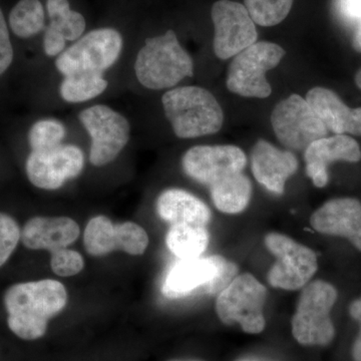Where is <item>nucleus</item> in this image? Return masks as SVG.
Instances as JSON below:
<instances>
[{
    "label": "nucleus",
    "mask_w": 361,
    "mask_h": 361,
    "mask_svg": "<svg viewBox=\"0 0 361 361\" xmlns=\"http://www.w3.org/2000/svg\"><path fill=\"white\" fill-rule=\"evenodd\" d=\"M211 16L215 27L214 52L218 59L236 56L257 42L255 23L243 4L219 0L214 4Z\"/></svg>",
    "instance_id": "f8f14e48"
},
{
    "label": "nucleus",
    "mask_w": 361,
    "mask_h": 361,
    "mask_svg": "<svg viewBox=\"0 0 361 361\" xmlns=\"http://www.w3.org/2000/svg\"><path fill=\"white\" fill-rule=\"evenodd\" d=\"M306 173L317 188L329 183L327 168L334 161L357 163L361 160L360 145L346 135H336L317 140L305 149Z\"/></svg>",
    "instance_id": "f3484780"
},
{
    "label": "nucleus",
    "mask_w": 361,
    "mask_h": 361,
    "mask_svg": "<svg viewBox=\"0 0 361 361\" xmlns=\"http://www.w3.org/2000/svg\"><path fill=\"white\" fill-rule=\"evenodd\" d=\"M80 121L92 137L90 161L97 167L115 160L129 142V122L109 106H90L80 113Z\"/></svg>",
    "instance_id": "9b49d317"
},
{
    "label": "nucleus",
    "mask_w": 361,
    "mask_h": 361,
    "mask_svg": "<svg viewBox=\"0 0 361 361\" xmlns=\"http://www.w3.org/2000/svg\"><path fill=\"white\" fill-rule=\"evenodd\" d=\"M266 247L276 257L268 273V282L275 288L294 291L304 288L318 268L314 251L279 233L266 235Z\"/></svg>",
    "instance_id": "6e6552de"
},
{
    "label": "nucleus",
    "mask_w": 361,
    "mask_h": 361,
    "mask_svg": "<svg viewBox=\"0 0 361 361\" xmlns=\"http://www.w3.org/2000/svg\"><path fill=\"white\" fill-rule=\"evenodd\" d=\"M271 123L278 141L296 151H305L329 132L310 104L299 94H292L275 106Z\"/></svg>",
    "instance_id": "9d476101"
},
{
    "label": "nucleus",
    "mask_w": 361,
    "mask_h": 361,
    "mask_svg": "<svg viewBox=\"0 0 361 361\" xmlns=\"http://www.w3.org/2000/svg\"><path fill=\"white\" fill-rule=\"evenodd\" d=\"M337 13L341 20L349 23L361 21V0H336Z\"/></svg>",
    "instance_id": "2f4dec72"
},
{
    "label": "nucleus",
    "mask_w": 361,
    "mask_h": 361,
    "mask_svg": "<svg viewBox=\"0 0 361 361\" xmlns=\"http://www.w3.org/2000/svg\"><path fill=\"white\" fill-rule=\"evenodd\" d=\"M135 75L149 90L175 87L185 78L193 77L191 56L180 44L173 30L145 42L135 63Z\"/></svg>",
    "instance_id": "7ed1b4c3"
},
{
    "label": "nucleus",
    "mask_w": 361,
    "mask_h": 361,
    "mask_svg": "<svg viewBox=\"0 0 361 361\" xmlns=\"http://www.w3.org/2000/svg\"><path fill=\"white\" fill-rule=\"evenodd\" d=\"M238 276L235 263L219 255L180 259L169 269L161 292L171 299L219 294Z\"/></svg>",
    "instance_id": "20e7f679"
},
{
    "label": "nucleus",
    "mask_w": 361,
    "mask_h": 361,
    "mask_svg": "<svg viewBox=\"0 0 361 361\" xmlns=\"http://www.w3.org/2000/svg\"><path fill=\"white\" fill-rule=\"evenodd\" d=\"M85 157L82 149L73 145L32 151L26 161V174L33 186L42 190L59 189L66 180L82 173Z\"/></svg>",
    "instance_id": "ddd939ff"
},
{
    "label": "nucleus",
    "mask_w": 361,
    "mask_h": 361,
    "mask_svg": "<svg viewBox=\"0 0 361 361\" xmlns=\"http://www.w3.org/2000/svg\"><path fill=\"white\" fill-rule=\"evenodd\" d=\"M337 300L336 289L322 280L304 287L292 317V334L303 345H327L336 329L330 312Z\"/></svg>",
    "instance_id": "39448f33"
},
{
    "label": "nucleus",
    "mask_w": 361,
    "mask_h": 361,
    "mask_svg": "<svg viewBox=\"0 0 361 361\" xmlns=\"http://www.w3.org/2000/svg\"><path fill=\"white\" fill-rule=\"evenodd\" d=\"M123 39L114 28L92 30L61 52L56 66L61 75L101 73L110 68L122 51Z\"/></svg>",
    "instance_id": "1a4fd4ad"
},
{
    "label": "nucleus",
    "mask_w": 361,
    "mask_h": 361,
    "mask_svg": "<svg viewBox=\"0 0 361 361\" xmlns=\"http://www.w3.org/2000/svg\"><path fill=\"white\" fill-rule=\"evenodd\" d=\"M305 99L327 130L336 135H361V108H348L336 92L324 87L310 90Z\"/></svg>",
    "instance_id": "aec40b11"
},
{
    "label": "nucleus",
    "mask_w": 361,
    "mask_h": 361,
    "mask_svg": "<svg viewBox=\"0 0 361 361\" xmlns=\"http://www.w3.org/2000/svg\"><path fill=\"white\" fill-rule=\"evenodd\" d=\"M164 111L175 135L194 139L216 134L224 115L215 97L200 87H180L168 90L161 97Z\"/></svg>",
    "instance_id": "f03ea898"
},
{
    "label": "nucleus",
    "mask_w": 361,
    "mask_h": 361,
    "mask_svg": "<svg viewBox=\"0 0 361 361\" xmlns=\"http://www.w3.org/2000/svg\"><path fill=\"white\" fill-rule=\"evenodd\" d=\"M68 292L54 279L14 284L4 294L7 324L16 336L37 341L47 334L49 319L65 310Z\"/></svg>",
    "instance_id": "f257e3e1"
},
{
    "label": "nucleus",
    "mask_w": 361,
    "mask_h": 361,
    "mask_svg": "<svg viewBox=\"0 0 361 361\" xmlns=\"http://www.w3.org/2000/svg\"><path fill=\"white\" fill-rule=\"evenodd\" d=\"M51 266L59 276L71 277L82 272L85 260L78 252L63 248L51 252Z\"/></svg>",
    "instance_id": "c756f323"
},
{
    "label": "nucleus",
    "mask_w": 361,
    "mask_h": 361,
    "mask_svg": "<svg viewBox=\"0 0 361 361\" xmlns=\"http://www.w3.org/2000/svg\"><path fill=\"white\" fill-rule=\"evenodd\" d=\"M206 226L171 225L166 236L169 250L180 259L200 257L209 245Z\"/></svg>",
    "instance_id": "b1692460"
},
{
    "label": "nucleus",
    "mask_w": 361,
    "mask_h": 361,
    "mask_svg": "<svg viewBox=\"0 0 361 361\" xmlns=\"http://www.w3.org/2000/svg\"><path fill=\"white\" fill-rule=\"evenodd\" d=\"M355 82L357 87L361 90V70L356 73Z\"/></svg>",
    "instance_id": "f704fd0d"
},
{
    "label": "nucleus",
    "mask_w": 361,
    "mask_h": 361,
    "mask_svg": "<svg viewBox=\"0 0 361 361\" xmlns=\"http://www.w3.org/2000/svg\"><path fill=\"white\" fill-rule=\"evenodd\" d=\"M85 250L92 256L123 251L133 256L142 255L149 246L148 233L134 222L115 224L106 216L92 218L84 234Z\"/></svg>",
    "instance_id": "4468645a"
},
{
    "label": "nucleus",
    "mask_w": 361,
    "mask_h": 361,
    "mask_svg": "<svg viewBox=\"0 0 361 361\" xmlns=\"http://www.w3.org/2000/svg\"><path fill=\"white\" fill-rule=\"evenodd\" d=\"M9 25L14 35L32 37L44 27V11L39 0H20L11 11Z\"/></svg>",
    "instance_id": "a878e982"
},
{
    "label": "nucleus",
    "mask_w": 361,
    "mask_h": 361,
    "mask_svg": "<svg viewBox=\"0 0 361 361\" xmlns=\"http://www.w3.org/2000/svg\"><path fill=\"white\" fill-rule=\"evenodd\" d=\"M349 313H350L351 317L358 322L360 325V334L356 337L353 346V357L355 361H361V297L350 304Z\"/></svg>",
    "instance_id": "473e14b6"
},
{
    "label": "nucleus",
    "mask_w": 361,
    "mask_h": 361,
    "mask_svg": "<svg viewBox=\"0 0 361 361\" xmlns=\"http://www.w3.org/2000/svg\"><path fill=\"white\" fill-rule=\"evenodd\" d=\"M266 297L267 289L253 275H238L218 294L216 312L224 324L237 323L246 334H258L266 326Z\"/></svg>",
    "instance_id": "423d86ee"
},
{
    "label": "nucleus",
    "mask_w": 361,
    "mask_h": 361,
    "mask_svg": "<svg viewBox=\"0 0 361 361\" xmlns=\"http://www.w3.org/2000/svg\"><path fill=\"white\" fill-rule=\"evenodd\" d=\"M80 226L68 217H35L21 231V241L32 250L54 252L66 248L80 237Z\"/></svg>",
    "instance_id": "6ab92c4d"
},
{
    "label": "nucleus",
    "mask_w": 361,
    "mask_h": 361,
    "mask_svg": "<svg viewBox=\"0 0 361 361\" xmlns=\"http://www.w3.org/2000/svg\"><path fill=\"white\" fill-rule=\"evenodd\" d=\"M13 59V49L4 13L0 9V75L6 73Z\"/></svg>",
    "instance_id": "7c9ffc66"
},
{
    "label": "nucleus",
    "mask_w": 361,
    "mask_h": 361,
    "mask_svg": "<svg viewBox=\"0 0 361 361\" xmlns=\"http://www.w3.org/2000/svg\"><path fill=\"white\" fill-rule=\"evenodd\" d=\"M310 223L315 231L348 239L361 252L360 201L338 198L326 202L312 214Z\"/></svg>",
    "instance_id": "dca6fc26"
},
{
    "label": "nucleus",
    "mask_w": 361,
    "mask_h": 361,
    "mask_svg": "<svg viewBox=\"0 0 361 361\" xmlns=\"http://www.w3.org/2000/svg\"><path fill=\"white\" fill-rule=\"evenodd\" d=\"M284 56L280 45L256 42L234 56L228 70V90L241 97H269L272 89L266 80V73L276 68Z\"/></svg>",
    "instance_id": "0eeeda50"
},
{
    "label": "nucleus",
    "mask_w": 361,
    "mask_h": 361,
    "mask_svg": "<svg viewBox=\"0 0 361 361\" xmlns=\"http://www.w3.org/2000/svg\"><path fill=\"white\" fill-rule=\"evenodd\" d=\"M353 45L356 51L361 52V21L358 23L357 30L353 37Z\"/></svg>",
    "instance_id": "72a5a7b5"
},
{
    "label": "nucleus",
    "mask_w": 361,
    "mask_h": 361,
    "mask_svg": "<svg viewBox=\"0 0 361 361\" xmlns=\"http://www.w3.org/2000/svg\"><path fill=\"white\" fill-rule=\"evenodd\" d=\"M209 188L214 205L220 212L241 213L250 203L251 182L242 173L224 178Z\"/></svg>",
    "instance_id": "5701e85b"
},
{
    "label": "nucleus",
    "mask_w": 361,
    "mask_h": 361,
    "mask_svg": "<svg viewBox=\"0 0 361 361\" xmlns=\"http://www.w3.org/2000/svg\"><path fill=\"white\" fill-rule=\"evenodd\" d=\"M108 87L101 73H80L66 75L61 85V96L68 103H84L99 97Z\"/></svg>",
    "instance_id": "393cba45"
},
{
    "label": "nucleus",
    "mask_w": 361,
    "mask_h": 361,
    "mask_svg": "<svg viewBox=\"0 0 361 361\" xmlns=\"http://www.w3.org/2000/svg\"><path fill=\"white\" fill-rule=\"evenodd\" d=\"M254 23L273 26L282 23L290 13L293 0H244Z\"/></svg>",
    "instance_id": "bb28decb"
},
{
    "label": "nucleus",
    "mask_w": 361,
    "mask_h": 361,
    "mask_svg": "<svg viewBox=\"0 0 361 361\" xmlns=\"http://www.w3.org/2000/svg\"><path fill=\"white\" fill-rule=\"evenodd\" d=\"M47 13L51 25L44 33V49L49 56H59L68 40L82 37L85 30L84 16L71 11L68 0H47Z\"/></svg>",
    "instance_id": "412c9836"
},
{
    "label": "nucleus",
    "mask_w": 361,
    "mask_h": 361,
    "mask_svg": "<svg viewBox=\"0 0 361 361\" xmlns=\"http://www.w3.org/2000/svg\"><path fill=\"white\" fill-rule=\"evenodd\" d=\"M251 167L255 179L272 193L283 194L287 180L298 170V161L291 152L281 151L260 140L251 154Z\"/></svg>",
    "instance_id": "a211bd4d"
},
{
    "label": "nucleus",
    "mask_w": 361,
    "mask_h": 361,
    "mask_svg": "<svg viewBox=\"0 0 361 361\" xmlns=\"http://www.w3.org/2000/svg\"><path fill=\"white\" fill-rule=\"evenodd\" d=\"M157 212L171 225L206 226L211 220L208 206L196 196L180 189H169L159 196Z\"/></svg>",
    "instance_id": "4be33fe9"
},
{
    "label": "nucleus",
    "mask_w": 361,
    "mask_h": 361,
    "mask_svg": "<svg viewBox=\"0 0 361 361\" xmlns=\"http://www.w3.org/2000/svg\"><path fill=\"white\" fill-rule=\"evenodd\" d=\"M21 238L20 226L7 214L0 213V267L8 260Z\"/></svg>",
    "instance_id": "c85d7f7f"
},
{
    "label": "nucleus",
    "mask_w": 361,
    "mask_h": 361,
    "mask_svg": "<svg viewBox=\"0 0 361 361\" xmlns=\"http://www.w3.org/2000/svg\"><path fill=\"white\" fill-rule=\"evenodd\" d=\"M245 153L235 146H196L183 157L185 173L192 179L211 187L215 183L242 173Z\"/></svg>",
    "instance_id": "2eb2a0df"
},
{
    "label": "nucleus",
    "mask_w": 361,
    "mask_h": 361,
    "mask_svg": "<svg viewBox=\"0 0 361 361\" xmlns=\"http://www.w3.org/2000/svg\"><path fill=\"white\" fill-rule=\"evenodd\" d=\"M65 135V126L59 121L49 118L32 126L28 133V142L32 151H39L59 146Z\"/></svg>",
    "instance_id": "cd10ccee"
}]
</instances>
